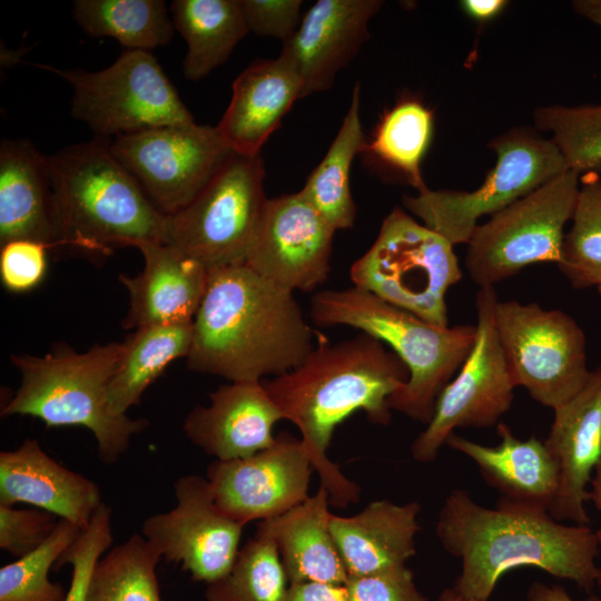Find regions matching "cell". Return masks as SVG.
<instances>
[{
  "instance_id": "obj_9",
  "label": "cell",
  "mask_w": 601,
  "mask_h": 601,
  "mask_svg": "<svg viewBox=\"0 0 601 601\" xmlns=\"http://www.w3.org/2000/svg\"><path fill=\"white\" fill-rule=\"evenodd\" d=\"M496 164L472 191L431 190L405 196L404 207L453 246L467 244L477 220L494 215L569 167L551 139L516 129L491 144Z\"/></svg>"
},
{
  "instance_id": "obj_38",
  "label": "cell",
  "mask_w": 601,
  "mask_h": 601,
  "mask_svg": "<svg viewBox=\"0 0 601 601\" xmlns=\"http://www.w3.org/2000/svg\"><path fill=\"white\" fill-rule=\"evenodd\" d=\"M112 511L105 502L96 510L89 525L62 554L55 569L71 565V580L66 601H85L90 574L98 560L111 548Z\"/></svg>"
},
{
  "instance_id": "obj_2",
  "label": "cell",
  "mask_w": 601,
  "mask_h": 601,
  "mask_svg": "<svg viewBox=\"0 0 601 601\" xmlns=\"http://www.w3.org/2000/svg\"><path fill=\"white\" fill-rule=\"evenodd\" d=\"M435 533L444 550L461 560L453 588L466 598L489 601L502 574L524 565L570 580L585 592L598 581L595 531L563 524L545 511L501 503L489 509L455 489L444 500Z\"/></svg>"
},
{
  "instance_id": "obj_13",
  "label": "cell",
  "mask_w": 601,
  "mask_h": 601,
  "mask_svg": "<svg viewBox=\"0 0 601 601\" xmlns=\"http://www.w3.org/2000/svg\"><path fill=\"white\" fill-rule=\"evenodd\" d=\"M110 150L164 215L189 205L235 154L216 127L196 122L121 135Z\"/></svg>"
},
{
  "instance_id": "obj_26",
  "label": "cell",
  "mask_w": 601,
  "mask_h": 601,
  "mask_svg": "<svg viewBox=\"0 0 601 601\" xmlns=\"http://www.w3.org/2000/svg\"><path fill=\"white\" fill-rule=\"evenodd\" d=\"M420 511L417 501L378 500L351 516L333 514L329 528L348 577L405 565L416 553Z\"/></svg>"
},
{
  "instance_id": "obj_18",
  "label": "cell",
  "mask_w": 601,
  "mask_h": 601,
  "mask_svg": "<svg viewBox=\"0 0 601 601\" xmlns=\"http://www.w3.org/2000/svg\"><path fill=\"white\" fill-rule=\"evenodd\" d=\"M378 0H319L304 14L279 57L300 83V98L332 87L335 77L368 39Z\"/></svg>"
},
{
  "instance_id": "obj_21",
  "label": "cell",
  "mask_w": 601,
  "mask_h": 601,
  "mask_svg": "<svg viewBox=\"0 0 601 601\" xmlns=\"http://www.w3.org/2000/svg\"><path fill=\"white\" fill-rule=\"evenodd\" d=\"M102 502L92 480L61 465L35 439L0 453V505L30 504L83 530Z\"/></svg>"
},
{
  "instance_id": "obj_19",
  "label": "cell",
  "mask_w": 601,
  "mask_h": 601,
  "mask_svg": "<svg viewBox=\"0 0 601 601\" xmlns=\"http://www.w3.org/2000/svg\"><path fill=\"white\" fill-rule=\"evenodd\" d=\"M548 450L559 469V487L549 514L559 522L589 525L588 485L601 459V365L585 386L554 410Z\"/></svg>"
},
{
  "instance_id": "obj_8",
  "label": "cell",
  "mask_w": 601,
  "mask_h": 601,
  "mask_svg": "<svg viewBox=\"0 0 601 601\" xmlns=\"http://www.w3.org/2000/svg\"><path fill=\"white\" fill-rule=\"evenodd\" d=\"M579 189V174L569 169L477 225L464 260L472 282L495 287L530 265H558Z\"/></svg>"
},
{
  "instance_id": "obj_31",
  "label": "cell",
  "mask_w": 601,
  "mask_h": 601,
  "mask_svg": "<svg viewBox=\"0 0 601 601\" xmlns=\"http://www.w3.org/2000/svg\"><path fill=\"white\" fill-rule=\"evenodd\" d=\"M72 14L91 37H111L129 50L170 42L174 23L162 0H77Z\"/></svg>"
},
{
  "instance_id": "obj_46",
  "label": "cell",
  "mask_w": 601,
  "mask_h": 601,
  "mask_svg": "<svg viewBox=\"0 0 601 601\" xmlns=\"http://www.w3.org/2000/svg\"><path fill=\"white\" fill-rule=\"evenodd\" d=\"M589 501H591L597 508V510L601 513V459L597 464L591 477ZM595 536L601 551V526L595 531ZM597 584L601 588V566L599 568V577Z\"/></svg>"
},
{
  "instance_id": "obj_27",
  "label": "cell",
  "mask_w": 601,
  "mask_h": 601,
  "mask_svg": "<svg viewBox=\"0 0 601 601\" xmlns=\"http://www.w3.org/2000/svg\"><path fill=\"white\" fill-rule=\"evenodd\" d=\"M329 494L317 492L289 511L260 521L256 531L270 538L289 583L344 585L348 573L331 532Z\"/></svg>"
},
{
  "instance_id": "obj_4",
  "label": "cell",
  "mask_w": 601,
  "mask_h": 601,
  "mask_svg": "<svg viewBox=\"0 0 601 601\" xmlns=\"http://www.w3.org/2000/svg\"><path fill=\"white\" fill-rule=\"evenodd\" d=\"M60 246L92 256L166 243V215L115 158L105 138L48 156Z\"/></svg>"
},
{
  "instance_id": "obj_7",
  "label": "cell",
  "mask_w": 601,
  "mask_h": 601,
  "mask_svg": "<svg viewBox=\"0 0 601 601\" xmlns=\"http://www.w3.org/2000/svg\"><path fill=\"white\" fill-rule=\"evenodd\" d=\"M453 245L401 208L351 267L354 286L422 319L449 326L446 293L463 277Z\"/></svg>"
},
{
  "instance_id": "obj_17",
  "label": "cell",
  "mask_w": 601,
  "mask_h": 601,
  "mask_svg": "<svg viewBox=\"0 0 601 601\" xmlns=\"http://www.w3.org/2000/svg\"><path fill=\"white\" fill-rule=\"evenodd\" d=\"M334 234L300 191L268 199L244 264L280 289L311 292L328 278Z\"/></svg>"
},
{
  "instance_id": "obj_15",
  "label": "cell",
  "mask_w": 601,
  "mask_h": 601,
  "mask_svg": "<svg viewBox=\"0 0 601 601\" xmlns=\"http://www.w3.org/2000/svg\"><path fill=\"white\" fill-rule=\"evenodd\" d=\"M176 506L148 516L141 533L162 559L193 580L213 583L231 568L244 526L217 509L206 477L184 475L174 483Z\"/></svg>"
},
{
  "instance_id": "obj_11",
  "label": "cell",
  "mask_w": 601,
  "mask_h": 601,
  "mask_svg": "<svg viewBox=\"0 0 601 601\" xmlns=\"http://www.w3.org/2000/svg\"><path fill=\"white\" fill-rule=\"evenodd\" d=\"M259 155L234 154L185 208L166 215V243L208 270L244 264L268 198Z\"/></svg>"
},
{
  "instance_id": "obj_5",
  "label": "cell",
  "mask_w": 601,
  "mask_h": 601,
  "mask_svg": "<svg viewBox=\"0 0 601 601\" xmlns=\"http://www.w3.org/2000/svg\"><path fill=\"white\" fill-rule=\"evenodd\" d=\"M311 318L317 326H351L387 344L410 372L387 405L425 425L476 339V325L436 326L356 286L316 293Z\"/></svg>"
},
{
  "instance_id": "obj_37",
  "label": "cell",
  "mask_w": 601,
  "mask_h": 601,
  "mask_svg": "<svg viewBox=\"0 0 601 601\" xmlns=\"http://www.w3.org/2000/svg\"><path fill=\"white\" fill-rule=\"evenodd\" d=\"M534 121L552 134L569 169L577 174L601 169V105L541 107Z\"/></svg>"
},
{
  "instance_id": "obj_43",
  "label": "cell",
  "mask_w": 601,
  "mask_h": 601,
  "mask_svg": "<svg viewBox=\"0 0 601 601\" xmlns=\"http://www.w3.org/2000/svg\"><path fill=\"white\" fill-rule=\"evenodd\" d=\"M284 601H351L345 585L299 582L289 583Z\"/></svg>"
},
{
  "instance_id": "obj_12",
  "label": "cell",
  "mask_w": 601,
  "mask_h": 601,
  "mask_svg": "<svg viewBox=\"0 0 601 601\" xmlns=\"http://www.w3.org/2000/svg\"><path fill=\"white\" fill-rule=\"evenodd\" d=\"M46 68L71 83L72 116L100 138L195 122L149 51L126 49L111 66L95 72Z\"/></svg>"
},
{
  "instance_id": "obj_36",
  "label": "cell",
  "mask_w": 601,
  "mask_h": 601,
  "mask_svg": "<svg viewBox=\"0 0 601 601\" xmlns=\"http://www.w3.org/2000/svg\"><path fill=\"white\" fill-rule=\"evenodd\" d=\"M80 533V528L59 519L38 549L1 566L0 601H66V589L50 581L49 572Z\"/></svg>"
},
{
  "instance_id": "obj_16",
  "label": "cell",
  "mask_w": 601,
  "mask_h": 601,
  "mask_svg": "<svg viewBox=\"0 0 601 601\" xmlns=\"http://www.w3.org/2000/svg\"><path fill=\"white\" fill-rule=\"evenodd\" d=\"M313 471L302 440L282 432L269 447L248 457L213 461L206 479L219 512L245 526L304 502Z\"/></svg>"
},
{
  "instance_id": "obj_20",
  "label": "cell",
  "mask_w": 601,
  "mask_h": 601,
  "mask_svg": "<svg viewBox=\"0 0 601 601\" xmlns=\"http://www.w3.org/2000/svg\"><path fill=\"white\" fill-rule=\"evenodd\" d=\"M285 420L263 382H230L209 394V404L186 416V436L219 461L248 457L269 447L274 425Z\"/></svg>"
},
{
  "instance_id": "obj_41",
  "label": "cell",
  "mask_w": 601,
  "mask_h": 601,
  "mask_svg": "<svg viewBox=\"0 0 601 601\" xmlns=\"http://www.w3.org/2000/svg\"><path fill=\"white\" fill-rule=\"evenodd\" d=\"M351 601H426L406 565L348 577L344 584Z\"/></svg>"
},
{
  "instance_id": "obj_24",
  "label": "cell",
  "mask_w": 601,
  "mask_h": 601,
  "mask_svg": "<svg viewBox=\"0 0 601 601\" xmlns=\"http://www.w3.org/2000/svg\"><path fill=\"white\" fill-rule=\"evenodd\" d=\"M14 239L61 247L48 156L27 139L0 145V246Z\"/></svg>"
},
{
  "instance_id": "obj_25",
  "label": "cell",
  "mask_w": 601,
  "mask_h": 601,
  "mask_svg": "<svg viewBox=\"0 0 601 601\" xmlns=\"http://www.w3.org/2000/svg\"><path fill=\"white\" fill-rule=\"evenodd\" d=\"M300 92L297 76L280 57L257 60L235 79L216 130L234 152L259 155Z\"/></svg>"
},
{
  "instance_id": "obj_39",
  "label": "cell",
  "mask_w": 601,
  "mask_h": 601,
  "mask_svg": "<svg viewBox=\"0 0 601 601\" xmlns=\"http://www.w3.org/2000/svg\"><path fill=\"white\" fill-rule=\"evenodd\" d=\"M59 519L32 508L0 505V548L19 559L38 549L52 533Z\"/></svg>"
},
{
  "instance_id": "obj_34",
  "label": "cell",
  "mask_w": 601,
  "mask_h": 601,
  "mask_svg": "<svg viewBox=\"0 0 601 601\" xmlns=\"http://www.w3.org/2000/svg\"><path fill=\"white\" fill-rule=\"evenodd\" d=\"M287 578L277 546L256 531L239 549L230 570L207 584L206 601H284Z\"/></svg>"
},
{
  "instance_id": "obj_6",
  "label": "cell",
  "mask_w": 601,
  "mask_h": 601,
  "mask_svg": "<svg viewBox=\"0 0 601 601\" xmlns=\"http://www.w3.org/2000/svg\"><path fill=\"white\" fill-rule=\"evenodd\" d=\"M120 353L121 343L114 342L81 353L63 344L43 356L12 354L21 382L1 415L37 417L47 427H86L97 441L100 461L115 464L148 425L145 418L109 410L107 392Z\"/></svg>"
},
{
  "instance_id": "obj_28",
  "label": "cell",
  "mask_w": 601,
  "mask_h": 601,
  "mask_svg": "<svg viewBox=\"0 0 601 601\" xmlns=\"http://www.w3.org/2000/svg\"><path fill=\"white\" fill-rule=\"evenodd\" d=\"M193 339V322L154 325L135 329L121 343L107 400L114 415H127L147 387L175 359L187 357Z\"/></svg>"
},
{
  "instance_id": "obj_30",
  "label": "cell",
  "mask_w": 601,
  "mask_h": 601,
  "mask_svg": "<svg viewBox=\"0 0 601 601\" xmlns=\"http://www.w3.org/2000/svg\"><path fill=\"white\" fill-rule=\"evenodd\" d=\"M359 85L356 83L336 137L299 190L335 231L352 228L356 217L349 188V171L355 156L364 152L367 144L359 118Z\"/></svg>"
},
{
  "instance_id": "obj_49",
  "label": "cell",
  "mask_w": 601,
  "mask_h": 601,
  "mask_svg": "<svg viewBox=\"0 0 601 601\" xmlns=\"http://www.w3.org/2000/svg\"><path fill=\"white\" fill-rule=\"evenodd\" d=\"M597 289H598L599 295L601 296V280L597 285Z\"/></svg>"
},
{
  "instance_id": "obj_22",
  "label": "cell",
  "mask_w": 601,
  "mask_h": 601,
  "mask_svg": "<svg viewBox=\"0 0 601 601\" xmlns=\"http://www.w3.org/2000/svg\"><path fill=\"white\" fill-rule=\"evenodd\" d=\"M144 268L136 276L119 274L129 296L124 328L193 322L204 297L208 269L167 243L137 247Z\"/></svg>"
},
{
  "instance_id": "obj_45",
  "label": "cell",
  "mask_w": 601,
  "mask_h": 601,
  "mask_svg": "<svg viewBox=\"0 0 601 601\" xmlns=\"http://www.w3.org/2000/svg\"><path fill=\"white\" fill-rule=\"evenodd\" d=\"M462 4L472 17L486 20L496 16L505 7L506 2L503 0H465Z\"/></svg>"
},
{
  "instance_id": "obj_40",
  "label": "cell",
  "mask_w": 601,
  "mask_h": 601,
  "mask_svg": "<svg viewBox=\"0 0 601 601\" xmlns=\"http://www.w3.org/2000/svg\"><path fill=\"white\" fill-rule=\"evenodd\" d=\"M48 247L30 239H14L1 245L0 279L12 293L36 288L47 274Z\"/></svg>"
},
{
  "instance_id": "obj_32",
  "label": "cell",
  "mask_w": 601,
  "mask_h": 601,
  "mask_svg": "<svg viewBox=\"0 0 601 601\" xmlns=\"http://www.w3.org/2000/svg\"><path fill=\"white\" fill-rule=\"evenodd\" d=\"M160 560L142 534H131L98 560L85 601H162L157 578Z\"/></svg>"
},
{
  "instance_id": "obj_3",
  "label": "cell",
  "mask_w": 601,
  "mask_h": 601,
  "mask_svg": "<svg viewBox=\"0 0 601 601\" xmlns=\"http://www.w3.org/2000/svg\"><path fill=\"white\" fill-rule=\"evenodd\" d=\"M314 337L293 293L245 264L219 267L208 270L187 366L230 382H262L300 365Z\"/></svg>"
},
{
  "instance_id": "obj_44",
  "label": "cell",
  "mask_w": 601,
  "mask_h": 601,
  "mask_svg": "<svg viewBox=\"0 0 601 601\" xmlns=\"http://www.w3.org/2000/svg\"><path fill=\"white\" fill-rule=\"evenodd\" d=\"M528 601H573L565 589L558 584L533 582L526 594ZM583 601H601V598L590 594Z\"/></svg>"
},
{
  "instance_id": "obj_14",
  "label": "cell",
  "mask_w": 601,
  "mask_h": 601,
  "mask_svg": "<svg viewBox=\"0 0 601 601\" xmlns=\"http://www.w3.org/2000/svg\"><path fill=\"white\" fill-rule=\"evenodd\" d=\"M499 300L494 286L476 293V339L457 375L441 392L433 416L411 445L418 463L433 462L456 428L496 426L514 400L494 323Z\"/></svg>"
},
{
  "instance_id": "obj_47",
  "label": "cell",
  "mask_w": 601,
  "mask_h": 601,
  "mask_svg": "<svg viewBox=\"0 0 601 601\" xmlns=\"http://www.w3.org/2000/svg\"><path fill=\"white\" fill-rule=\"evenodd\" d=\"M572 3L578 14L601 27V0H577Z\"/></svg>"
},
{
  "instance_id": "obj_23",
  "label": "cell",
  "mask_w": 601,
  "mask_h": 601,
  "mask_svg": "<svg viewBox=\"0 0 601 601\" xmlns=\"http://www.w3.org/2000/svg\"><path fill=\"white\" fill-rule=\"evenodd\" d=\"M500 443L486 446L453 433L446 445L471 459L484 482L497 491V503L545 511L556 495L559 469L545 442L534 435L520 440L503 422Z\"/></svg>"
},
{
  "instance_id": "obj_29",
  "label": "cell",
  "mask_w": 601,
  "mask_h": 601,
  "mask_svg": "<svg viewBox=\"0 0 601 601\" xmlns=\"http://www.w3.org/2000/svg\"><path fill=\"white\" fill-rule=\"evenodd\" d=\"M170 10L188 46L183 72L193 81L220 66L249 32L240 0H175Z\"/></svg>"
},
{
  "instance_id": "obj_10",
  "label": "cell",
  "mask_w": 601,
  "mask_h": 601,
  "mask_svg": "<svg viewBox=\"0 0 601 601\" xmlns=\"http://www.w3.org/2000/svg\"><path fill=\"white\" fill-rule=\"evenodd\" d=\"M494 323L510 375L532 400L553 411L588 383L587 337L561 309L497 300Z\"/></svg>"
},
{
  "instance_id": "obj_42",
  "label": "cell",
  "mask_w": 601,
  "mask_h": 601,
  "mask_svg": "<svg viewBox=\"0 0 601 601\" xmlns=\"http://www.w3.org/2000/svg\"><path fill=\"white\" fill-rule=\"evenodd\" d=\"M300 0H240L249 31L269 36L283 42L289 39L300 23Z\"/></svg>"
},
{
  "instance_id": "obj_33",
  "label": "cell",
  "mask_w": 601,
  "mask_h": 601,
  "mask_svg": "<svg viewBox=\"0 0 601 601\" xmlns=\"http://www.w3.org/2000/svg\"><path fill=\"white\" fill-rule=\"evenodd\" d=\"M432 112L416 100H404L384 114L365 151L404 174L422 193L427 189L421 161L432 136Z\"/></svg>"
},
{
  "instance_id": "obj_35",
  "label": "cell",
  "mask_w": 601,
  "mask_h": 601,
  "mask_svg": "<svg viewBox=\"0 0 601 601\" xmlns=\"http://www.w3.org/2000/svg\"><path fill=\"white\" fill-rule=\"evenodd\" d=\"M558 267L574 289L597 287L601 280V178L597 175L585 176L580 186Z\"/></svg>"
},
{
  "instance_id": "obj_48",
  "label": "cell",
  "mask_w": 601,
  "mask_h": 601,
  "mask_svg": "<svg viewBox=\"0 0 601 601\" xmlns=\"http://www.w3.org/2000/svg\"><path fill=\"white\" fill-rule=\"evenodd\" d=\"M436 601H481L477 599L466 598L460 594L453 587L444 589Z\"/></svg>"
},
{
  "instance_id": "obj_1",
  "label": "cell",
  "mask_w": 601,
  "mask_h": 601,
  "mask_svg": "<svg viewBox=\"0 0 601 601\" xmlns=\"http://www.w3.org/2000/svg\"><path fill=\"white\" fill-rule=\"evenodd\" d=\"M317 338L300 365L262 382L285 420L300 432L331 504L344 509L359 501L362 490L327 455L334 430L358 410L371 423L388 425L387 401L406 384L410 372L392 349L366 333L337 343L323 334Z\"/></svg>"
}]
</instances>
